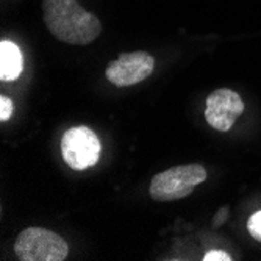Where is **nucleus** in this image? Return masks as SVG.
I'll return each mask as SVG.
<instances>
[{"label":"nucleus","mask_w":261,"mask_h":261,"mask_svg":"<svg viewBox=\"0 0 261 261\" xmlns=\"http://www.w3.org/2000/svg\"><path fill=\"white\" fill-rule=\"evenodd\" d=\"M42 17L49 32L66 44L86 45L102 32L99 17L86 11L77 0H42Z\"/></svg>","instance_id":"nucleus-1"},{"label":"nucleus","mask_w":261,"mask_h":261,"mask_svg":"<svg viewBox=\"0 0 261 261\" xmlns=\"http://www.w3.org/2000/svg\"><path fill=\"white\" fill-rule=\"evenodd\" d=\"M208 174L202 164H181L156 174L149 188V194L156 202H175L188 197L206 180Z\"/></svg>","instance_id":"nucleus-2"},{"label":"nucleus","mask_w":261,"mask_h":261,"mask_svg":"<svg viewBox=\"0 0 261 261\" xmlns=\"http://www.w3.org/2000/svg\"><path fill=\"white\" fill-rule=\"evenodd\" d=\"M14 253L20 261H63L69 253V246L63 236L52 230L30 227L19 233Z\"/></svg>","instance_id":"nucleus-3"},{"label":"nucleus","mask_w":261,"mask_h":261,"mask_svg":"<svg viewBox=\"0 0 261 261\" xmlns=\"http://www.w3.org/2000/svg\"><path fill=\"white\" fill-rule=\"evenodd\" d=\"M61 155L69 168L74 171H85L97 164L100 156V139L91 128L80 125L69 128L61 139Z\"/></svg>","instance_id":"nucleus-4"},{"label":"nucleus","mask_w":261,"mask_h":261,"mask_svg":"<svg viewBox=\"0 0 261 261\" xmlns=\"http://www.w3.org/2000/svg\"><path fill=\"white\" fill-rule=\"evenodd\" d=\"M155 67V58L147 52L121 54L107 66L105 77L117 88H125L147 80Z\"/></svg>","instance_id":"nucleus-5"},{"label":"nucleus","mask_w":261,"mask_h":261,"mask_svg":"<svg viewBox=\"0 0 261 261\" xmlns=\"http://www.w3.org/2000/svg\"><path fill=\"white\" fill-rule=\"evenodd\" d=\"M244 111L240 94L227 88L213 91L206 97L205 119L218 132H228Z\"/></svg>","instance_id":"nucleus-6"},{"label":"nucleus","mask_w":261,"mask_h":261,"mask_svg":"<svg viewBox=\"0 0 261 261\" xmlns=\"http://www.w3.org/2000/svg\"><path fill=\"white\" fill-rule=\"evenodd\" d=\"M23 70V57L19 47L11 41L0 42V80L13 82Z\"/></svg>","instance_id":"nucleus-7"},{"label":"nucleus","mask_w":261,"mask_h":261,"mask_svg":"<svg viewBox=\"0 0 261 261\" xmlns=\"http://www.w3.org/2000/svg\"><path fill=\"white\" fill-rule=\"evenodd\" d=\"M247 231L253 240L261 243V210L255 211L247 221Z\"/></svg>","instance_id":"nucleus-8"},{"label":"nucleus","mask_w":261,"mask_h":261,"mask_svg":"<svg viewBox=\"0 0 261 261\" xmlns=\"http://www.w3.org/2000/svg\"><path fill=\"white\" fill-rule=\"evenodd\" d=\"M13 114V100L7 96H0V121H8Z\"/></svg>","instance_id":"nucleus-9"},{"label":"nucleus","mask_w":261,"mask_h":261,"mask_svg":"<svg viewBox=\"0 0 261 261\" xmlns=\"http://www.w3.org/2000/svg\"><path fill=\"white\" fill-rule=\"evenodd\" d=\"M205 261H231L233 258L224 250H210L203 256Z\"/></svg>","instance_id":"nucleus-10"},{"label":"nucleus","mask_w":261,"mask_h":261,"mask_svg":"<svg viewBox=\"0 0 261 261\" xmlns=\"http://www.w3.org/2000/svg\"><path fill=\"white\" fill-rule=\"evenodd\" d=\"M227 216H228V206H222V208H219V211L215 215V218H213V227H215V228L221 227V225L225 222Z\"/></svg>","instance_id":"nucleus-11"}]
</instances>
